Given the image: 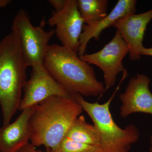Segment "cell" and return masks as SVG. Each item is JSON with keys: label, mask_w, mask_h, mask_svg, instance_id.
Instances as JSON below:
<instances>
[{"label": "cell", "mask_w": 152, "mask_h": 152, "mask_svg": "<svg viewBox=\"0 0 152 152\" xmlns=\"http://www.w3.org/2000/svg\"><path fill=\"white\" fill-rule=\"evenodd\" d=\"M29 119L31 143L56 148L72 124L83 111L72 97L53 96L31 107Z\"/></svg>", "instance_id": "cell-1"}, {"label": "cell", "mask_w": 152, "mask_h": 152, "mask_svg": "<svg viewBox=\"0 0 152 152\" xmlns=\"http://www.w3.org/2000/svg\"><path fill=\"white\" fill-rule=\"evenodd\" d=\"M44 66L55 80L72 96H101L105 92L96 77L94 68L78 54L59 45H49Z\"/></svg>", "instance_id": "cell-2"}, {"label": "cell", "mask_w": 152, "mask_h": 152, "mask_svg": "<svg viewBox=\"0 0 152 152\" xmlns=\"http://www.w3.org/2000/svg\"><path fill=\"white\" fill-rule=\"evenodd\" d=\"M28 66L17 36L11 32L0 42V106L3 126L19 109Z\"/></svg>", "instance_id": "cell-3"}, {"label": "cell", "mask_w": 152, "mask_h": 152, "mask_svg": "<svg viewBox=\"0 0 152 152\" xmlns=\"http://www.w3.org/2000/svg\"><path fill=\"white\" fill-rule=\"evenodd\" d=\"M119 86L111 97L102 104L87 102L79 94L72 96L98 129L100 152H130L132 145L137 141L140 137L138 129L135 125L130 124L122 129L115 122L112 117L110 104Z\"/></svg>", "instance_id": "cell-4"}, {"label": "cell", "mask_w": 152, "mask_h": 152, "mask_svg": "<svg viewBox=\"0 0 152 152\" xmlns=\"http://www.w3.org/2000/svg\"><path fill=\"white\" fill-rule=\"evenodd\" d=\"M12 30L18 39L28 66L43 64L54 30L46 31L41 26H34L27 12L23 9L20 10L14 18Z\"/></svg>", "instance_id": "cell-5"}, {"label": "cell", "mask_w": 152, "mask_h": 152, "mask_svg": "<svg viewBox=\"0 0 152 152\" xmlns=\"http://www.w3.org/2000/svg\"><path fill=\"white\" fill-rule=\"evenodd\" d=\"M128 53L127 45L119 32L116 31L113 39L100 50L79 56L88 64L95 65L102 71L106 91L115 86L117 75L126 70L123 61Z\"/></svg>", "instance_id": "cell-6"}, {"label": "cell", "mask_w": 152, "mask_h": 152, "mask_svg": "<svg viewBox=\"0 0 152 152\" xmlns=\"http://www.w3.org/2000/svg\"><path fill=\"white\" fill-rule=\"evenodd\" d=\"M23 90V97L19 107L20 111L31 107L53 96L72 97V95L51 76L43 64L32 66L31 77L26 81Z\"/></svg>", "instance_id": "cell-7"}, {"label": "cell", "mask_w": 152, "mask_h": 152, "mask_svg": "<svg viewBox=\"0 0 152 152\" xmlns=\"http://www.w3.org/2000/svg\"><path fill=\"white\" fill-rule=\"evenodd\" d=\"M48 23L55 27V34L63 46L78 53L84 22L78 9L77 0H67L64 8L53 13Z\"/></svg>", "instance_id": "cell-8"}, {"label": "cell", "mask_w": 152, "mask_h": 152, "mask_svg": "<svg viewBox=\"0 0 152 152\" xmlns=\"http://www.w3.org/2000/svg\"><path fill=\"white\" fill-rule=\"evenodd\" d=\"M150 82L149 78L142 74H137L130 80L125 92L119 96L122 103L120 114L122 118H125L136 113L152 115Z\"/></svg>", "instance_id": "cell-9"}, {"label": "cell", "mask_w": 152, "mask_h": 152, "mask_svg": "<svg viewBox=\"0 0 152 152\" xmlns=\"http://www.w3.org/2000/svg\"><path fill=\"white\" fill-rule=\"evenodd\" d=\"M152 19V9L140 14H129L114 23L129 49L130 60H139L141 56L144 36L148 24Z\"/></svg>", "instance_id": "cell-10"}, {"label": "cell", "mask_w": 152, "mask_h": 152, "mask_svg": "<svg viewBox=\"0 0 152 152\" xmlns=\"http://www.w3.org/2000/svg\"><path fill=\"white\" fill-rule=\"evenodd\" d=\"M137 1L136 0H119L116 4L103 18L84 25L80 39L78 54H85L88 44L92 39H99L102 32L110 26L118 19L129 14H135Z\"/></svg>", "instance_id": "cell-11"}, {"label": "cell", "mask_w": 152, "mask_h": 152, "mask_svg": "<svg viewBox=\"0 0 152 152\" xmlns=\"http://www.w3.org/2000/svg\"><path fill=\"white\" fill-rule=\"evenodd\" d=\"M31 109L22 111L12 123L0 128V152H17L29 142V119Z\"/></svg>", "instance_id": "cell-12"}, {"label": "cell", "mask_w": 152, "mask_h": 152, "mask_svg": "<svg viewBox=\"0 0 152 152\" xmlns=\"http://www.w3.org/2000/svg\"><path fill=\"white\" fill-rule=\"evenodd\" d=\"M65 137L72 140L99 146L100 136L94 125L87 122L83 115H80L74 121L68 131Z\"/></svg>", "instance_id": "cell-13"}, {"label": "cell", "mask_w": 152, "mask_h": 152, "mask_svg": "<svg viewBox=\"0 0 152 152\" xmlns=\"http://www.w3.org/2000/svg\"><path fill=\"white\" fill-rule=\"evenodd\" d=\"M108 4L107 0H77L78 9L86 24L105 17Z\"/></svg>", "instance_id": "cell-14"}, {"label": "cell", "mask_w": 152, "mask_h": 152, "mask_svg": "<svg viewBox=\"0 0 152 152\" xmlns=\"http://www.w3.org/2000/svg\"><path fill=\"white\" fill-rule=\"evenodd\" d=\"M51 152H100L99 146L72 140L64 137Z\"/></svg>", "instance_id": "cell-15"}, {"label": "cell", "mask_w": 152, "mask_h": 152, "mask_svg": "<svg viewBox=\"0 0 152 152\" xmlns=\"http://www.w3.org/2000/svg\"><path fill=\"white\" fill-rule=\"evenodd\" d=\"M67 0H49L48 1L55 9L56 12L62 10L64 7Z\"/></svg>", "instance_id": "cell-16"}, {"label": "cell", "mask_w": 152, "mask_h": 152, "mask_svg": "<svg viewBox=\"0 0 152 152\" xmlns=\"http://www.w3.org/2000/svg\"><path fill=\"white\" fill-rule=\"evenodd\" d=\"M17 152H44L42 150H37L36 147L31 143H28L27 144L23 147L20 149Z\"/></svg>", "instance_id": "cell-17"}, {"label": "cell", "mask_w": 152, "mask_h": 152, "mask_svg": "<svg viewBox=\"0 0 152 152\" xmlns=\"http://www.w3.org/2000/svg\"><path fill=\"white\" fill-rule=\"evenodd\" d=\"M141 55L152 56V48H144L142 51Z\"/></svg>", "instance_id": "cell-18"}, {"label": "cell", "mask_w": 152, "mask_h": 152, "mask_svg": "<svg viewBox=\"0 0 152 152\" xmlns=\"http://www.w3.org/2000/svg\"><path fill=\"white\" fill-rule=\"evenodd\" d=\"M11 1L10 0H0V8L5 7Z\"/></svg>", "instance_id": "cell-19"}, {"label": "cell", "mask_w": 152, "mask_h": 152, "mask_svg": "<svg viewBox=\"0 0 152 152\" xmlns=\"http://www.w3.org/2000/svg\"><path fill=\"white\" fill-rule=\"evenodd\" d=\"M151 147H150V152H152V135L151 136Z\"/></svg>", "instance_id": "cell-20"}, {"label": "cell", "mask_w": 152, "mask_h": 152, "mask_svg": "<svg viewBox=\"0 0 152 152\" xmlns=\"http://www.w3.org/2000/svg\"><path fill=\"white\" fill-rule=\"evenodd\" d=\"M46 152H51V150L49 148H46Z\"/></svg>", "instance_id": "cell-21"}]
</instances>
